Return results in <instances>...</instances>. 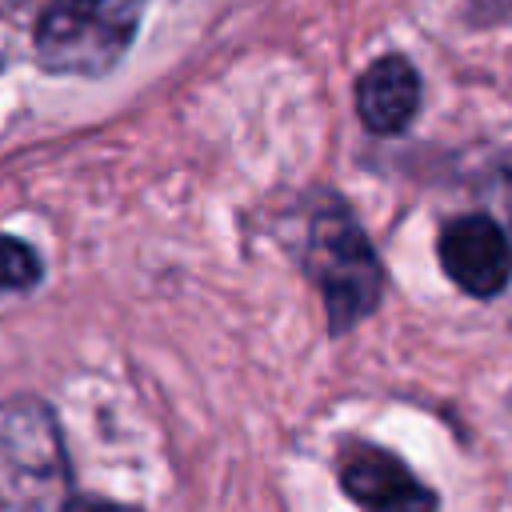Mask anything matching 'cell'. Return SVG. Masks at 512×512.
<instances>
[{
    "label": "cell",
    "mask_w": 512,
    "mask_h": 512,
    "mask_svg": "<svg viewBox=\"0 0 512 512\" xmlns=\"http://www.w3.org/2000/svg\"><path fill=\"white\" fill-rule=\"evenodd\" d=\"M308 276L324 296L332 332L352 328L364 320L384 292V268L364 236V228L352 220V212L340 200L320 204V212L308 224Z\"/></svg>",
    "instance_id": "cell-1"
},
{
    "label": "cell",
    "mask_w": 512,
    "mask_h": 512,
    "mask_svg": "<svg viewBox=\"0 0 512 512\" xmlns=\"http://www.w3.org/2000/svg\"><path fill=\"white\" fill-rule=\"evenodd\" d=\"M140 24V0H52L36 20V60L64 76H100L120 64Z\"/></svg>",
    "instance_id": "cell-2"
},
{
    "label": "cell",
    "mask_w": 512,
    "mask_h": 512,
    "mask_svg": "<svg viewBox=\"0 0 512 512\" xmlns=\"http://www.w3.org/2000/svg\"><path fill=\"white\" fill-rule=\"evenodd\" d=\"M64 480L60 436L52 412L16 400L0 408V500L16 508H36Z\"/></svg>",
    "instance_id": "cell-3"
},
{
    "label": "cell",
    "mask_w": 512,
    "mask_h": 512,
    "mask_svg": "<svg viewBox=\"0 0 512 512\" xmlns=\"http://www.w3.org/2000/svg\"><path fill=\"white\" fill-rule=\"evenodd\" d=\"M336 476L360 512H436V496L416 480L400 456L368 440H344L336 456Z\"/></svg>",
    "instance_id": "cell-4"
},
{
    "label": "cell",
    "mask_w": 512,
    "mask_h": 512,
    "mask_svg": "<svg viewBox=\"0 0 512 512\" xmlns=\"http://www.w3.org/2000/svg\"><path fill=\"white\" fill-rule=\"evenodd\" d=\"M440 264L468 296H500L512 280V244L492 216L468 212L440 228Z\"/></svg>",
    "instance_id": "cell-5"
},
{
    "label": "cell",
    "mask_w": 512,
    "mask_h": 512,
    "mask_svg": "<svg viewBox=\"0 0 512 512\" xmlns=\"http://www.w3.org/2000/svg\"><path fill=\"white\" fill-rule=\"evenodd\" d=\"M420 108V76L404 56H384L376 60L360 84H356V112L368 132L376 136H396L412 124Z\"/></svg>",
    "instance_id": "cell-6"
},
{
    "label": "cell",
    "mask_w": 512,
    "mask_h": 512,
    "mask_svg": "<svg viewBox=\"0 0 512 512\" xmlns=\"http://www.w3.org/2000/svg\"><path fill=\"white\" fill-rule=\"evenodd\" d=\"M36 280H40L36 252L16 236H0V292H24Z\"/></svg>",
    "instance_id": "cell-7"
},
{
    "label": "cell",
    "mask_w": 512,
    "mask_h": 512,
    "mask_svg": "<svg viewBox=\"0 0 512 512\" xmlns=\"http://www.w3.org/2000/svg\"><path fill=\"white\" fill-rule=\"evenodd\" d=\"M60 512H136L128 504H112V500H96V496H72Z\"/></svg>",
    "instance_id": "cell-8"
},
{
    "label": "cell",
    "mask_w": 512,
    "mask_h": 512,
    "mask_svg": "<svg viewBox=\"0 0 512 512\" xmlns=\"http://www.w3.org/2000/svg\"><path fill=\"white\" fill-rule=\"evenodd\" d=\"M512 8V0H468V12H472V20H500L504 12Z\"/></svg>",
    "instance_id": "cell-9"
},
{
    "label": "cell",
    "mask_w": 512,
    "mask_h": 512,
    "mask_svg": "<svg viewBox=\"0 0 512 512\" xmlns=\"http://www.w3.org/2000/svg\"><path fill=\"white\" fill-rule=\"evenodd\" d=\"M508 180H512V164H508Z\"/></svg>",
    "instance_id": "cell-10"
}]
</instances>
